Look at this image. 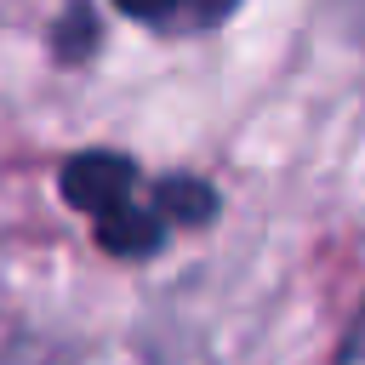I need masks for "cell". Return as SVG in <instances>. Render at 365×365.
I'll return each mask as SVG.
<instances>
[{
    "label": "cell",
    "mask_w": 365,
    "mask_h": 365,
    "mask_svg": "<svg viewBox=\"0 0 365 365\" xmlns=\"http://www.w3.org/2000/svg\"><path fill=\"white\" fill-rule=\"evenodd\" d=\"M57 188L91 222V240L108 257H120V262L154 257L171 240V228H177L165 217V205H160V182H148L137 171V160L120 154V148H80V154H68Z\"/></svg>",
    "instance_id": "obj_1"
},
{
    "label": "cell",
    "mask_w": 365,
    "mask_h": 365,
    "mask_svg": "<svg viewBox=\"0 0 365 365\" xmlns=\"http://www.w3.org/2000/svg\"><path fill=\"white\" fill-rule=\"evenodd\" d=\"M131 23H143V29H154V34H165V40H188V34H211V29H222L234 11H240V0H114Z\"/></svg>",
    "instance_id": "obj_2"
},
{
    "label": "cell",
    "mask_w": 365,
    "mask_h": 365,
    "mask_svg": "<svg viewBox=\"0 0 365 365\" xmlns=\"http://www.w3.org/2000/svg\"><path fill=\"white\" fill-rule=\"evenodd\" d=\"M160 205L177 228H200L217 217V188L200 177H160Z\"/></svg>",
    "instance_id": "obj_3"
},
{
    "label": "cell",
    "mask_w": 365,
    "mask_h": 365,
    "mask_svg": "<svg viewBox=\"0 0 365 365\" xmlns=\"http://www.w3.org/2000/svg\"><path fill=\"white\" fill-rule=\"evenodd\" d=\"M91 40H97V11L86 0H68L57 11V23H51V57L57 63H80L91 51Z\"/></svg>",
    "instance_id": "obj_4"
},
{
    "label": "cell",
    "mask_w": 365,
    "mask_h": 365,
    "mask_svg": "<svg viewBox=\"0 0 365 365\" xmlns=\"http://www.w3.org/2000/svg\"><path fill=\"white\" fill-rule=\"evenodd\" d=\"M331 365H365V308H359V319H354V331L342 336V348H336Z\"/></svg>",
    "instance_id": "obj_5"
}]
</instances>
